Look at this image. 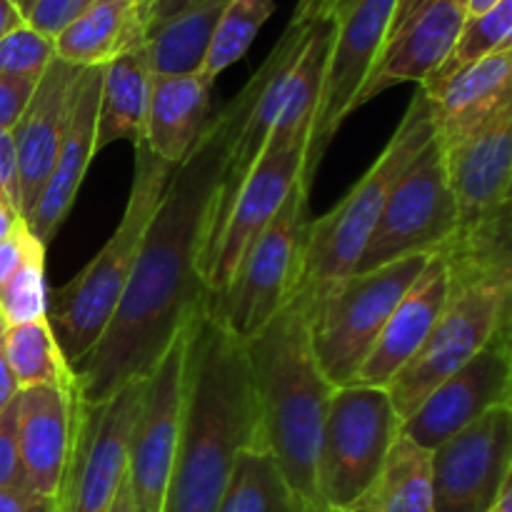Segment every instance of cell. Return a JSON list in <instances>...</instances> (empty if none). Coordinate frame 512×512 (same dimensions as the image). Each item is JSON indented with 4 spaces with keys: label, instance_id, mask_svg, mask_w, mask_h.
Here are the masks:
<instances>
[{
    "label": "cell",
    "instance_id": "obj_1",
    "mask_svg": "<svg viewBox=\"0 0 512 512\" xmlns=\"http://www.w3.org/2000/svg\"><path fill=\"white\" fill-rule=\"evenodd\" d=\"M260 80L258 68L240 93L208 118L188 158L170 175L113 320L98 345L73 368L80 403H105L128 383L148 378L208 298L200 255L230 150Z\"/></svg>",
    "mask_w": 512,
    "mask_h": 512
},
{
    "label": "cell",
    "instance_id": "obj_2",
    "mask_svg": "<svg viewBox=\"0 0 512 512\" xmlns=\"http://www.w3.org/2000/svg\"><path fill=\"white\" fill-rule=\"evenodd\" d=\"M265 448L243 340L208 308L185 325L183 410L163 512H215L243 450Z\"/></svg>",
    "mask_w": 512,
    "mask_h": 512
},
{
    "label": "cell",
    "instance_id": "obj_3",
    "mask_svg": "<svg viewBox=\"0 0 512 512\" xmlns=\"http://www.w3.org/2000/svg\"><path fill=\"white\" fill-rule=\"evenodd\" d=\"M243 345L265 448L295 498L320 508L315 465L335 385L315 358L308 300L295 290L268 325Z\"/></svg>",
    "mask_w": 512,
    "mask_h": 512
},
{
    "label": "cell",
    "instance_id": "obj_4",
    "mask_svg": "<svg viewBox=\"0 0 512 512\" xmlns=\"http://www.w3.org/2000/svg\"><path fill=\"white\" fill-rule=\"evenodd\" d=\"M133 148V185H130L128 203H125L118 228L73 280L48 293L45 320H48L50 333L70 368H75L98 345L105 328L113 320L125 288H128L145 228H148L175 170L155 158L143 140L135 143Z\"/></svg>",
    "mask_w": 512,
    "mask_h": 512
},
{
    "label": "cell",
    "instance_id": "obj_5",
    "mask_svg": "<svg viewBox=\"0 0 512 512\" xmlns=\"http://www.w3.org/2000/svg\"><path fill=\"white\" fill-rule=\"evenodd\" d=\"M435 138V115L428 95L418 88L408 110L400 118L393 138L375 158L368 173L330 213L308 223L300 255L298 293L313 300L335 280L348 278L358 268L360 253L378 223L395 180L410 160Z\"/></svg>",
    "mask_w": 512,
    "mask_h": 512
},
{
    "label": "cell",
    "instance_id": "obj_6",
    "mask_svg": "<svg viewBox=\"0 0 512 512\" xmlns=\"http://www.w3.org/2000/svg\"><path fill=\"white\" fill-rule=\"evenodd\" d=\"M430 255H410L368 273H353L308 300L310 338L325 378L335 385L355 383L365 358L395 305L413 288Z\"/></svg>",
    "mask_w": 512,
    "mask_h": 512
},
{
    "label": "cell",
    "instance_id": "obj_7",
    "mask_svg": "<svg viewBox=\"0 0 512 512\" xmlns=\"http://www.w3.org/2000/svg\"><path fill=\"white\" fill-rule=\"evenodd\" d=\"M388 390L350 383L333 390L315 465L320 508L350 510L373 485L400 438Z\"/></svg>",
    "mask_w": 512,
    "mask_h": 512
},
{
    "label": "cell",
    "instance_id": "obj_8",
    "mask_svg": "<svg viewBox=\"0 0 512 512\" xmlns=\"http://www.w3.org/2000/svg\"><path fill=\"white\" fill-rule=\"evenodd\" d=\"M308 195L310 185L300 178L278 215L243 255L228 288L215 298L208 295L210 313L243 343L265 328L298 288Z\"/></svg>",
    "mask_w": 512,
    "mask_h": 512
},
{
    "label": "cell",
    "instance_id": "obj_9",
    "mask_svg": "<svg viewBox=\"0 0 512 512\" xmlns=\"http://www.w3.org/2000/svg\"><path fill=\"white\" fill-rule=\"evenodd\" d=\"M455 233L458 208L445 173L443 145L435 135L395 180L355 273H368L410 255H443Z\"/></svg>",
    "mask_w": 512,
    "mask_h": 512
},
{
    "label": "cell",
    "instance_id": "obj_10",
    "mask_svg": "<svg viewBox=\"0 0 512 512\" xmlns=\"http://www.w3.org/2000/svg\"><path fill=\"white\" fill-rule=\"evenodd\" d=\"M510 300L512 278L483 280L450 293L448 305L423 348L385 388L400 420L410 418L445 378L490 343L495 330L510 320Z\"/></svg>",
    "mask_w": 512,
    "mask_h": 512
},
{
    "label": "cell",
    "instance_id": "obj_11",
    "mask_svg": "<svg viewBox=\"0 0 512 512\" xmlns=\"http://www.w3.org/2000/svg\"><path fill=\"white\" fill-rule=\"evenodd\" d=\"M145 380L120 388L98 405L75 395L68 460L55 493V512H108L128 473V445Z\"/></svg>",
    "mask_w": 512,
    "mask_h": 512
},
{
    "label": "cell",
    "instance_id": "obj_12",
    "mask_svg": "<svg viewBox=\"0 0 512 512\" xmlns=\"http://www.w3.org/2000/svg\"><path fill=\"white\" fill-rule=\"evenodd\" d=\"M398 3L400 0H338L335 3L333 43H330L328 68H325L323 95H320L318 115H315L308 153H305L303 180L308 185H313L325 150L330 148L338 130L355 113V98L390 40Z\"/></svg>",
    "mask_w": 512,
    "mask_h": 512
},
{
    "label": "cell",
    "instance_id": "obj_13",
    "mask_svg": "<svg viewBox=\"0 0 512 512\" xmlns=\"http://www.w3.org/2000/svg\"><path fill=\"white\" fill-rule=\"evenodd\" d=\"M512 350L510 320L495 330L490 343L473 360L445 378L410 418L400 425V435L435 450L485 413L512 405Z\"/></svg>",
    "mask_w": 512,
    "mask_h": 512
},
{
    "label": "cell",
    "instance_id": "obj_14",
    "mask_svg": "<svg viewBox=\"0 0 512 512\" xmlns=\"http://www.w3.org/2000/svg\"><path fill=\"white\" fill-rule=\"evenodd\" d=\"M183 368L185 328L143 383V398L128 445V480L135 512H163L178 450Z\"/></svg>",
    "mask_w": 512,
    "mask_h": 512
},
{
    "label": "cell",
    "instance_id": "obj_15",
    "mask_svg": "<svg viewBox=\"0 0 512 512\" xmlns=\"http://www.w3.org/2000/svg\"><path fill=\"white\" fill-rule=\"evenodd\" d=\"M430 465L435 512H488L512 475V405L430 450Z\"/></svg>",
    "mask_w": 512,
    "mask_h": 512
},
{
    "label": "cell",
    "instance_id": "obj_16",
    "mask_svg": "<svg viewBox=\"0 0 512 512\" xmlns=\"http://www.w3.org/2000/svg\"><path fill=\"white\" fill-rule=\"evenodd\" d=\"M305 153L308 145H290L263 153L253 165L200 265V278L210 298L228 288L243 255L278 215L293 185L303 178Z\"/></svg>",
    "mask_w": 512,
    "mask_h": 512
},
{
    "label": "cell",
    "instance_id": "obj_17",
    "mask_svg": "<svg viewBox=\"0 0 512 512\" xmlns=\"http://www.w3.org/2000/svg\"><path fill=\"white\" fill-rule=\"evenodd\" d=\"M83 68L53 58L43 70L35 88L20 113L18 123L10 128L18 158V188H20V215L30 218L38 203L43 185L53 168L60 138H63L68 110L73 103V90Z\"/></svg>",
    "mask_w": 512,
    "mask_h": 512
},
{
    "label": "cell",
    "instance_id": "obj_18",
    "mask_svg": "<svg viewBox=\"0 0 512 512\" xmlns=\"http://www.w3.org/2000/svg\"><path fill=\"white\" fill-rule=\"evenodd\" d=\"M465 18H468V0H430L388 40L378 63L360 88L353 110L363 108L365 103L395 85H423L450 55Z\"/></svg>",
    "mask_w": 512,
    "mask_h": 512
},
{
    "label": "cell",
    "instance_id": "obj_19",
    "mask_svg": "<svg viewBox=\"0 0 512 512\" xmlns=\"http://www.w3.org/2000/svg\"><path fill=\"white\" fill-rule=\"evenodd\" d=\"M103 65L83 68L73 90V103L68 110L63 138H60L58 153H55L53 168L43 185L33 213L25 220L30 233L38 243L48 245V240L58 233L65 215L73 208L75 195L83 185L85 170L95 155V115H98V95Z\"/></svg>",
    "mask_w": 512,
    "mask_h": 512
},
{
    "label": "cell",
    "instance_id": "obj_20",
    "mask_svg": "<svg viewBox=\"0 0 512 512\" xmlns=\"http://www.w3.org/2000/svg\"><path fill=\"white\" fill-rule=\"evenodd\" d=\"M448 300V265L440 255H433L420 278L413 283V288L403 295V300L390 313L388 323L380 330L363 368L355 375V383L388 388L398 378L400 370L423 348Z\"/></svg>",
    "mask_w": 512,
    "mask_h": 512
},
{
    "label": "cell",
    "instance_id": "obj_21",
    "mask_svg": "<svg viewBox=\"0 0 512 512\" xmlns=\"http://www.w3.org/2000/svg\"><path fill=\"white\" fill-rule=\"evenodd\" d=\"M73 413L75 388L38 385L20 390L15 398L18 453L30 493L55 500L68 460Z\"/></svg>",
    "mask_w": 512,
    "mask_h": 512
},
{
    "label": "cell",
    "instance_id": "obj_22",
    "mask_svg": "<svg viewBox=\"0 0 512 512\" xmlns=\"http://www.w3.org/2000/svg\"><path fill=\"white\" fill-rule=\"evenodd\" d=\"M512 48L458 70L453 78L423 90L433 103L435 135L453 145L478 133L505 108H512Z\"/></svg>",
    "mask_w": 512,
    "mask_h": 512
},
{
    "label": "cell",
    "instance_id": "obj_23",
    "mask_svg": "<svg viewBox=\"0 0 512 512\" xmlns=\"http://www.w3.org/2000/svg\"><path fill=\"white\" fill-rule=\"evenodd\" d=\"M213 83L200 73L153 75L148 110H145L143 143L150 153L178 168L208 123Z\"/></svg>",
    "mask_w": 512,
    "mask_h": 512
},
{
    "label": "cell",
    "instance_id": "obj_24",
    "mask_svg": "<svg viewBox=\"0 0 512 512\" xmlns=\"http://www.w3.org/2000/svg\"><path fill=\"white\" fill-rule=\"evenodd\" d=\"M330 43H333V10L315 20L313 30L305 38L288 80H285V98L278 120L268 135L263 153L290 148V145H308L315 115H318L320 95H323L325 68H328Z\"/></svg>",
    "mask_w": 512,
    "mask_h": 512
},
{
    "label": "cell",
    "instance_id": "obj_25",
    "mask_svg": "<svg viewBox=\"0 0 512 512\" xmlns=\"http://www.w3.org/2000/svg\"><path fill=\"white\" fill-rule=\"evenodd\" d=\"M150 78L153 73H150L145 43L125 50L123 55L103 65L98 115H95V155L120 140L133 145L143 140Z\"/></svg>",
    "mask_w": 512,
    "mask_h": 512
},
{
    "label": "cell",
    "instance_id": "obj_26",
    "mask_svg": "<svg viewBox=\"0 0 512 512\" xmlns=\"http://www.w3.org/2000/svg\"><path fill=\"white\" fill-rule=\"evenodd\" d=\"M145 43L143 20L135 0L90 3L63 33L53 38L55 58L75 68L108 65L125 50Z\"/></svg>",
    "mask_w": 512,
    "mask_h": 512
},
{
    "label": "cell",
    "instance_id": "obj_27",
    "mask_svg": "<svg viewBox=\"0 0 512 512\" xmlns=\"http://www.w3.org/2000/svg\"><path fill=\"white\" fill-rule=\"evenodd\" d=\"M350 512H435L430 450L400 435L378 478Z\"/></svg>",
    "mask_w": 512,
    "mask_h": 512
},
{
    "label": "cell",
    "instance_id": "obj_28",
    "mask_svg": "<svg viewBox=\"0 0 512 512\" xmlns=\"http://www.w3.org/2000/svg\"><path fill=\"white\" fill-rule=\"evenodd\" d=\"M230 0H205L175 15L150 35H145L150 73L190 75L200 73L223 10Z\"/></svg>",
    "mask_w": 512,
    "mask_h": 512
},
{
    "label": "cell",
    "instance_id": "obj_29",
    "mask_svg": "<svg viewBox=\"0 0 512 512\" xmlns=\"http://www.w3.org/2000/svg\"><path fill=\"white\" fill-rule=\"evenodd\" d=\"M3 355L20 390L55 385V388H75L73 368L65 363L48 320L5 325Z\"/></svg>",
    "mask_w": 512,
    "mask_h": 512
},
{
    "label": "cell",
    "instance_id": "obj_30",
    "mask_svg": "<svg viewBox=\"0 0 512 512\" xmlns=\"http://www.w3.org/2000/svg\"><path fill=\"white\" fill-rule=\"evenodd\" d=\"M293 500V490L268 448H248L235 460L215 512H290Z\"/></svg>",
    "mask_w": 512,
    "mask_h": 512
},
{
    "label": "cell",
    "instance_id": "obj_31",
    "mask_svg": "<svg viewBox=\"0 0 512 512\" xmlns=\"http://www.w3.org/2000/svg\"><path fill=\"white\" fill-rule=\"evenodd\" d=\"M508 48H512V0H503V3L495 5L488 13L465 18L450 55L420 88H435V85L453 78L458 70L480 63L488 55H495Z\"/></svg>",
    "mask_w": 512,
    "mask_h": 512
},
{
    "label": "cell",
    "instance_id": "obj_32",
    "mask_svg": "<svg viewBox=\"0 0 512 512\" xmlns=\"http://www.w3.org/2000/svg\"><path fill=\"white\" fill-rule=\"evenodd\" d=\"M273 10L275 0H230L223 10V18H220L218 30H215L200 75L208 83H215V78L223 70L238 63L248 53L253 40L258 38L260 28L273 15Z\"/></svg>",
    "mask_w": 512,
    "mask_h": 512
},
{
    "label": "cell",
    "instance_id": "obj_33",
    "mask_svg": "<svg viewBox=\"0 0 512 512\" xmlns=\"http://www.w3.org/2000/svg\"><path fill=\"white\" fill-rule=\"evenodd\" d=\"M45 245H35L18 273L0 288V320L5 325L33 323L45 318Z\"/></svg>",
    "mask_w": 512,
    "mask_h": 512
},
{
    "label": "cell",
    "instance_id": "obj_34",
    "mask_svg": "<svg viewBox=\"0 0 512 512\" xmlns=\"http://www.w3.org/2000/svg\"><path fill=\"white\" fill-rule=\"evenodd\" d=\"M53 58V40L43 38L25 23L0 38V78L5 80L35 83Z\"/></svg>",
    "mask_w": 512,
    "mask_h": 512
},
{
    "label": "cell",
    "instance_id": "obj_35",
    "mask_svg": "<svg viewBox=\"0 0 512 512\" xmlns=\"http://www.w3.org/2000/svg\"><path fill=\"white\" fill-rule=\"evenodd\" d=\"M90 5V0H33L25 13V25L40 33L43 38L53 40L63 33L80 13Z\"/></svg>",
    "mask_w": 512,
    "mask_h": 512
},
{
    "label": "cell",
    "instance_id": "obj_36",
    "mask_svg": "<svg viewBox=\"0 0 512 512\" xmlns=\"http://www.w3.org/2000/svg\"><path fill=\"white\" fill-rule=\"evenodd\" d=\"M0 488L28 490L18 453V415H15V400L0 413Z\"/></svg>",
    "mask_w": 512,
    "mask_h": 512
},
{
    "label": "cell",
    "instance_id": "obj_37",
    "mask_svg": "<svg viewBox=\"0 0 512 512\" xmlns=\"http://www.w3.org/2000/svg\"><path fill=\"white\" fill-rule=\"evenodd\" d=\"M35 245L43 243H38V238L30 233L28 223H20L8 238L0 240V288L18 273V268L25 263V258H28Z\"/></svg>",
    "mask_w": 512,
    "mask_h": 512
},
{
    "label": "cell",
    "instance_id": "obj_38",
    "mask_svg": "<svg viewBox=\"0 0 512 512\" xmlns=\"http://www.w3.org/2000/svg\"><path fill=\"white\" fill-rule=\"evenodd\" d=\"M35 83L30 80H5L0 78V128L10 130L18 123Z\"/></svg>",
    "mask_w": 512,
    "mask_h": 512
},
{
    "label": "cell",
    "instance_id": "obj_39",
    "mask_svg": "<svg viewBox=\"0 0 512 512\" xmlns=\"http://www.w3.org/2000/svg\"><path fill=\"white\" fill-rule=\"evenodd\" d=\"M0 198H5L20 210L18 158H15L13 135L5 128H0Z\"/></svg>",
    "mask_w": 512,
    "mask_h": 512
},
{
    "label": "cell",
    "instance_id": "obj_40",
    "mask_svg": "<svg viewBox=\"0 0 512 512\" xmlns=\"http://www.w3.org/2000/svg\"><path fill=\"white\" fill-rule=\"evenodd\" d=\"M0 512H55V503L30 490L0 488Z\"/></svg>",
    "mask_w": 512,
    "mask_h": 512
},
{
    "label": "cell",
    "instance_id": "obj_41",
    "mask_svg": "<svg viewBox=\"0 0 512 512\" xmlns=\"http://www.w3.org/2000/svg\"><path fill=\"white\" fill-rule=\"evenodd\" d=\"M205 3V0H153V3L145 8L143 13V30L145 35H150L153 30H158L160 25L168 23L170 18H175V15L185 13V10L195 8V5Z\"/></svg>",
    "mask_w": 512,
    "mask_h": 512
},
{
    "label": "cell",
    "instance_id": "obj_42",
    "mask_svg": "<svg viewBox=\"0 0 512 512\" xmlns=\"http://www.w3.org/2000/svg\"><path fill=\"white\" fill-rule=\"evenodd\" d=\"M3 333H5V323L0 320V413L8 408L10 403L15 400V395L20 393L18 383H15L13 373H10L8 363H5V355H3Z\"/></svg>",
    "mask_w": 512,
    "mask_h": 512
},
{
    "label": "cell",
    "instance_id": "obj_43",
    "mask_svg": "<svg viewBox=\"0 0 512 512\" xmlns=\"http://www.w3.org/2000/svg\"><path fill=\"white\" fill-rule=\"evenodd\" d=\"M23 23V13L18 10L15 0H0V38L8 35L10 30L20 28Z\"/></svg>",
    "mask_w": 512,
    "mask_h": 512
},
{
    "label": "cell",
    "instance_id": "obj_44",
    "mask_svg": "<svg viewBox=\"0 0 512 512\" xmlns=\"http://www.w3.org/2000/svg\"><path fill=\"white\" fill-rule=\"evenodd\" d=\"M20 223H25L23 215H20V210L15 208L13 203H8L5 198H0V240L8 238V235L13 233Z\"/></svg>",
    "mask_w": 512,
    "mask_h": 512
},
{
    "label": "cell",
    "instance_id": "obj_45",
    "mask_svg": "<svg viewBox=\"0 0 512 512\" xmlns=\"http://www.w3.org/2000/svg\"><path fill=\"white\" fill-rule=\"evenodd\" d=\"M428 3L430 0H400L398 10H395V20H393V30H390V38H393V35L398 33V30L403 28V25L408 23L415 13H418V10H423Z\"/></svg>",
    "mask_w": 512,
    "mask_h": 512
},
{
    "label": "cell",
    "instance_id": "obj_46",
    "mask_svg": "<svg viewBox=\"0 0 512 512\" xmlns=\"http://www.w3.org/2000/svg\"><path fill=\"white\" fill-rule=\"evenodd\" d=\"M108 512H135V503H133V490H130V480L128 473H125L123 483H120L118 495H115L113 505H110Z\"/></svg>",
    "mask_w": 512,
    "mask_h": 512
},
{
    "label": "cell",
    "instance_id": "obj_47",
    "mask_svg": "<svg viewBox=\"0 0 512 512\" xmlns=\"http://www.w3.org/2000/svg\"><path fill=\"white\" fill-rule=\"evenodd\" d=\"M488 512H512V475L503 483L498 498H495V503L490 505Z\"/></svg>",
    "mask_w": 512,
    "mask_h": 512
},
{
    "label": "cell",
    "instance_id": "obj_48",
    "mask_svg": "<svg viewBox=\"0 0 512 512\" xmlns=\"http://www.w3.org/2000/svg\"><path fill=\"white\" fill-rule=\"evenodd\" d=\"M500 3H503V0H468V18L488 13V10H493L495 5H500Z\"/></svg>",
    "mask_w": 512,
    "mask_h": 512
},
{
    "label": "cell",
    "instance_id": "obj_49",
    "mask_svg": "<svg viewBox=\"0 0 512 512\" xmlns=\"http://www.w3.org/2000/svg\"><path fill=\"white\" fill-rule=\"evenodd\" d=\"M315 510L318 508H313V505L303 503V500H298V498L293 500V508H290V512H315Z\"/></svg>",
    "mask_w": 512,
    "mask_h": 512
},
{
    "label": "cell",
    "instance_id": "obj_50",
    "mask_svg": "<svg viewBox=\"0 0 512 512\" xmlns=\"http://www.w3.org/2000/svg\"><path fill=\"white\" fill-rule=\"evenodd\" d=\"M135 3H138V10H140V18H143L145 8H148V5H150V3H153V0H135Z\"/></svg>",
    "mask_w": 512,
    "mask_h": 512
},
{
    "label": "cell",
    "instance_id": "obj_51",
    "mask_svg": "<svg viewBox=\"0 0 512 512\" xmlns=\"http://www.w3.org/2000/svg\"><path fill=\"white\" fill-rule=\"evenodd\" d=\"M30 3H33V0H25V3H23V8H20V13H23V20H25V13H28Z\"/></svg>",
    "mask_w": 512,
    "mask_h": 512
},
{
    "label": "cell",
    "instance_id": "obj_52",
    "mask_svg": "<svg viewBox=\"0 0 512 512\" xmlns=\"http://www.w3.org/2000/svg\"><path fill=\"white\" fill-rule=\"evenodd\" d=\"M315 512H350V510H330V508H318Z\"/></svg>",
    "mask_w": 512,
    "mask_h": 512
},
{
    "label": "cell",
    "instance_id": "obj_53",
    "mask_svg": "<svg viewBox=\"0 0 512 512\" xmlns=\"http://www.w3.org/2000/svg\"><path fill=\"white\" fill-rule=\"evenodd\" d=\"M23 3H25V0H15V5H18V10L23 8Z\"/></svg>",
    "mask_w": 512,
    "mask_h": 512
},
{
    "label": "cell",
    "instance_id": "obj_54",
    "mask_svg": "<svg viewBox=\"0 0 512 512\" xmlns=\"http://www.w3.org/2000/svg\"><path fill=\"white\" fill-rule=\"evenodd\" d=\"M90 3H98V0H90Z\"/></svg>",
    "mask_w": 512,
    "mask_h": 512
}]
</instances>
